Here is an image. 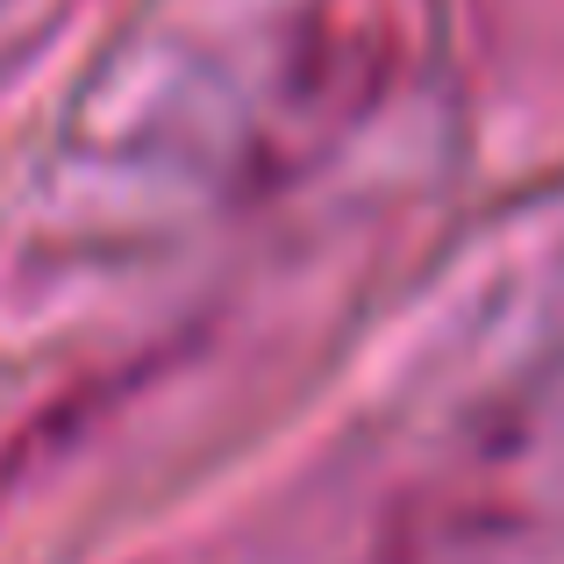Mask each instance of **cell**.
Returning a JSON list of instances; mask_svg holds the SVG:
<instances>
[{"label":"cell","instance_id":"cell-1","mask_svg":"<svg viewBox=\"0 0 564 564\" xmlns=\"http://www.w3.org/2000/svg\"><path fill=\"white\" fill-rule=\"evenodd\" d=\"M436 0H301L279 100L307 129H350L414 72Z\"/></svg>","mask_w":564,"mask_h":564}]
</instances>
